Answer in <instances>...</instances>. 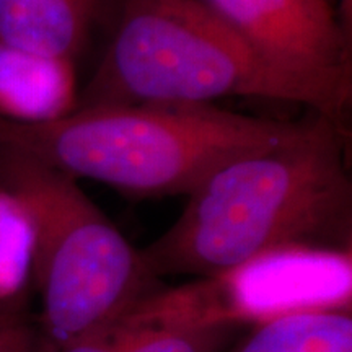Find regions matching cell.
I'll return each mask as SVG.
<instances>
[{
  "instance_id": "277c9868",
  "label": "cell",
  "mask_w": 352,
  "mask_h": 352,
  "mask_svg": "<svg viewBox=\"0 0 352 352\" xmlns=\"http://www.w3.org/2000/svg\"><path fill=\"white\" fill-rule=\"evenodd\" d=\"M227 96L307 107L202 0H122L77 108L214 104Z\"/></svg>"
},
{
  "instance_id": "8fae6325",
  "label": "cell",
  "mask_w": 352,
  "mask_h": 352,
  "mask_svg": "<svg viewBox=\"0 0 352 352\" xmlns=\"http://www.w3.org/2000/svg\"><path fill=\"white\" fill-rule=\"evenodd\" d=\"M336 7L342 26L352 36V0H338Z\"/></svg>"
},
{
  "instance_id": "52a82bcc",
  "label": "cell",
  "mask_w": 352,
  "mask_h": 352,
  "mask_svg": "<svg viewBox=\"0 0 352 352\" xmlns=\"http://www.w3.org/2000/svg\"><path fill=\"white\" fill-rule=\"evenodd\" d=\"M122 0H0V39L80 67L103 50Z\"/></svg>"
},
{
  "instance_id": "8992f818",
  "label": "cell",
  "mask_w": 352,
  "mask_h": 352,
  "mask_svg": "<svg viewBox=\"0 0 352 352\" xmlns=\"http://www.w3.org/2000/svg\"><path fill=\"white\" fill-rule=\"evenodd\" d=\"M245 328L246 321L204 314L165 287L122 323L60 352H220Z\"/></svg>"
},
{
  "instance_id": "7a4b0ae2",
  "label": "cell",
  "mask_w": 352,
  "mask_h": 352,
  "mask_svg": "<svg viewBox=\"0 0 352 352\" xmlns=\"http://www.w3.org/2000/svg\"><path fill=\"white\" fill-rule=\"evenodd\" d=\"M297 124L215 104H107L47 124L0 120V144L127 196H188L219 166L283 142Z\"/></svg>"
},
{
  "instance_id": "5b68a950",
  "label": "cell",
  "mask_w": 352,
  "mask_h": 352,
  "mask_svg": "<svg viewBox=\"0 0 352 352\" xmlns=\"http://www.w3.org/2000/svg\"><path fill=\"white\" fill-rule=\"evenodd\" d=\"M311 113L346 124L352 100V36L333 0H202Z\"/></svg>"
},
{
  "instance_id": "9c48e42d",
  "label": "cell",
  "mask_w": 352,
  "mask_h": 352,
  "mask_svg": "<svg viewBox=\"0 0 352 352\" xmlns=\"http://www.w3.org/2000/svg\"><path fill=\"white\" fill-rule=\"evenodd\" d=\"M220 352H352L351 302L290 308L258 318Z\"/></svg>"
},
{
  "instance_id": "7c38bea8",
  "label": "cell",
  "mask_w": 352,
  "mask_h": 352,
  "mask_svg": "<svg viewBox=\"0 0 352 352\" xmlns=\"http://www.w3.org/2000/svg\"><path fill=\"white\" fill-rule=\"evenodd\" d=\"M333 2H334V3H336V2H338V0H333ZM336 8H338V7H336Z\"/></svg>"
},
{
  "instance_id": "3957f363",
  "label": "cell",
  "mask_w": 352,
  "mask_h": 352,
  "mask_svg": "<svg viewBox=\"0 0 352 352\" xmlns=\"http://www.w3.org/2000/svg\"><path fill=\"white\" fill-rule=\"evenodd\" d=\"M0 186L19 197L32 228L38 352L107 331L165 289L76 178L0 144Z\"/></svg>"
},
{
  "instance_id": "6da1fadb",
  "label": "cell",
  "mask_w": 352,
  "mask_h": 352,
  "mask_svg": "<svg viewBox=\"0 0 352 352\" xmlns=\"http://www.w3.org/2000/svg\"><path fill=\"white\" fill-rule=\"evenodd\" d=\"M347 126L311 113L283 142L212 171L140 250L157 277L214 279L287 248L351 252Z\"/></svg>"
},
{
  "instance_id": "ba28073f",
  "label": "cell",
  "mask_w": 352,
  "mask_h": 352,
  "mask_svg": "<svg viewBox=\"0 0 352 352\" xmlns=\"http://www.w3.org/2000/svg\"><path fill=\"white\" fill-rule=\"evenodd\" d=\"M80 67L0 39V120L36 126L63 120L78 107Z\"/></svg>"
},
{
  "instance_id": "30bf717a",
  "label": "cell",
  "mask_w": 352,
  "mask_h": 352,
  "mask_svg": "<svg viewBox=\"0 0 352 352\" xmlns=\"http://www.w3.org/2000/svg\"><path fill=\"white\" fill-rule=\"evenodd\" d=\"M0 352H38L36 323L26 311L25 294L0 298Z\"/></svg>"
}]
</instances>
